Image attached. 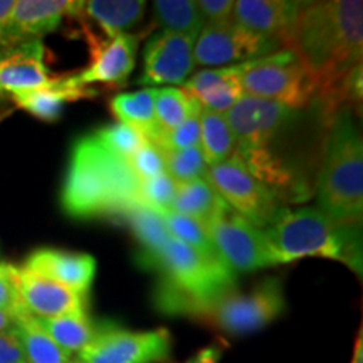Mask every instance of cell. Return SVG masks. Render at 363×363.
<instances>
[{"mask_svg":"<svg viewBox=\"0 0 363 363\" xmlns=\"http://www.w3.org/2000/svg\"><path fill=\"white\" fill-rule=\"evenodd\" d=\"M83 30L89 45V66L76 74V81L83 86L101 83L108 88H123L135 69L138 35L126 33L103 39L91 33L86 24Z\"/></svg>","mask_w":363,"mask_h":363,"instance_id":"14","label":"cell"},{"mask_svg":"<svg viewBox=\"0 0 363 363\" xmlns=\"http://www.w3.org/2000/svg\"><path fill=\"white\" fill-rule=\"evenodd\" d=\"M239 83L244 94L303 110L316 98V83L288 49L240 62Z\"/></svg>","mask_w":363,"mask_h":363,"instance_id":"6","label":"cell"},{"mask_svg":"<svg viewBox=\"0 0 363 363\" xmlns=\"http://www.w3.org/2000/svg\"><path fill=\"white\" fill-rule=\"evenodd\" d=\"M202 113L201 103L185 89L162 88L155 94V120L160 131H170Z\"/></svg>","mask_w":363,"mask_h":363,"instance_id":"29","label":"cell"},{"mask_svg":"<svg viewBox=\"0 0 363 363\" xmlns=\"http://www.w3.org/2000/svg\"><path fill=\"white\" fill-rule=\"evenodd\" d=\"M239 76V65L219 69H203L185 81L184 89L197 99L202 108L225 115L244 96Z\"/></svg>","mask_w":363,"mask_h":363,"instance_id":"21","label":"cell"},{"mask_svg":"<svg viewBox=\"0 0 363 363\" xmlns=\"http://www.w3.org/2000/svg\"><path fill=\"white\" fill-rule=\"evenodd\" d=\"M352 363H363V333L362 328L358 330L355 347H353V355H352Z\"/></svg>","mask_w":363,"mask_h":363,"instance_id":"41","label":"cell"},{"mask_svg":"<svg viewBox=\"0 0 363 363\" xmlns=\"http://www.w3.org/2000/svg\"><path fill=\"white\" fill-rule=\"evenodd\" d=\"M125 162L138 180L152 179V177H157L167 172L160 148L155 147L152 142H147L143 147H140Z\"/></svg>","mask_w":363,"mask_h":363,"instance_id":"36","label":"cell"},{"mask_svg":"<svg viewBox=\"0 0 363 363\" xmlns=\"http://www.w3.org/2000/svg\"><path fill=\"white\" fill-rule=\"evenodd\" d=\"M301 111L283 104L244 94L225 113L235 138V150L264 148L293 128Z\"/></svg>","mask_w":363,"mask_h":363,"instance_id":"11","label":"cell"},{"mask_svg":"<svg viewBox=\"0 0 363 363\" xmlns=\"http://www.w3.org/2000/svg\"><path fill=\"white\" fill-rule=\"evenodd\" d=\"M145 7L147 4L143 0H88L81 2L74 19L81 17L86 21H94L106 38H115L126 34V30L140 24Z\"/></svg>","mask_w":363,"mask_h":363,"instance_id":"23","label":"cell"},{"mask_svg":"<svg viewBox=\"0 0 363 363\" xmlns=\"http://www.w3.org/2000/svg\"><path fill=\"white\" fill-rule=\"evenodd\" d=\"M19 286L22 305L30 316L56 318L86 313V296L26 267H19Z\"/></svg>","mask_w":363,"mask_h":363,"instance_id":"18","label":"cell"},{"mask_svg":"<svg viewBox=\"0 0 363 363\" xmlns=\"http://www.w3.org/2000/svg\"><path fill=\"white\" fill-rule=\"evenodd\" d=\"M279 264L301 257H326L348 266L362 276L360 224H340L318 207L286 211L264 230Z\"/></svg>","mask_w":363,"mask_h":363,"instance_id":"5","label":"cell"},{"mask_svg":"<svg viewBox=\"0 0 363 363\" xmlns=\"http://www.w3.org/2000/svg\"><path fill=\"white\" fill-rule=\"evenodd\" d=\"M298 7L299 2L286 0H235L234 24L249 33L281 40L293 24Z\"/></svg>","mask_w":363,"mask_h":363,"instance_id":"20","label":"cell"},{"mask_svg":"<svg viewBox=\"0 0 363 363\" xmlns=\"http://www.w3.org/2000/svg\"><path fill=\"white\" fill-rule=\"evenodd\" d=\"M201 150L207 167L219 165L234 155L235 138L227 123L225 115L202 108Z\"/></svg>","mask_w":363,"mask_h":363,"instance_id":"28","label":"cell"},{"mask_svg":"<svg viewBox=\"0 0 363 363\" xmlns=\"http://www.w3.org/2000/svg\"><path fill=\"white\" fill-rule=\"evenodd\" d=\"M79 2L67 0H19L12 9L6 26V49L43 38L57 30L66 17L72 19Z\"/></svg>","mask_w":363,"mask_h":363,"instance_id":"15","label":"cell"},{"mask_svg":"<svg viewBox=\"0 0 363 363\" xmlns=\"http://www.w3.org/2000/svg\"><path fill=\"white\" fill-rule=\"evenodd\" d=\"M160 214L172 238L184 242L185 246L197 249V251H201L203 254H208V256H219L214 244L208 239L206 227H203L201 222L190 219V217L175 214V212L172 211H163Z\"/></svg>","mask_w":363,"mask_h":363,"instance_id":"32","label":"cell"},{"mask_svg":"<svg viewBox=\"0 0 363 363\" xmlns=\"http://www.w3.org/2000/svg\"><path fill=\"white\" fill-rule=\"evenodd\" d=\"M138 184L123 158L104 150L93 133L83 135L72 143L61 207L78 220L121 217L140 201Z\"/></svg>","mask_w":363,"mask_h":363,"instance_id":"2","label":"cell"},{"mask_svg":"<svg viewBox=\"0 0 363 363\" xmlns=\"http://www.w3.org/2000/svg\"><path fill=\"white\" fill-rule=\"evenodd\" d=\"M26 269L66 286L71 291L88 296L96 276V259L91 254L43 247L26 259Z\"/></svg>","mask_w":363,"mask_h":363,"instance_id":"17","label":"cell"},{"mask_svg":"<svg viewBox=\"0 0 363 363\" xmlns=\"http://www.w3.org/2000/svg\"><path fill=\"white\" fill-rule=\"evenodd\" d=\"M93 136L104 150H108L115 157L123 158V160L133 155L136 150L148 142V138L142 131L136 130L135 126L120 123V121L101 126L94 131Z\"/></svg>","mask_w":363,"mask_h":363,"instance_id":"31","label":"cell"},{"mask_svg":"<svg viewBox=\"0 0 363 363\" xmlns=\"http://www.w3.org/2000/svg\"><path fill=\"white\" fill-rule=\"evenodd\" d=\"M177 182L167 174H160L152 179L140 180L138 199L145 206L155 208L158 212L169 211L174 201Z\"/></svg>","mask_w":363,"mask_h":363,"instance_id":"34","label":"cell"},{"mask_svg":"<svg viewBox=\"0 0 363 363\" xmlns=\"http://www.w3.org/2000/svg\"><path fill=\"white\" fill-rule=\"evenodd\" d=\"M153 17L163 30L187 34L197 39L203 21L194 0H157L153 2Z\"/></svg>","mask_w":363,"mask_h":363,"instance_id":"30","label":"cell"},{"mask_svg":"<svg viewBox=\"0 0 363 363\" xmlns=\"http://www.w3.org/2000/svg\"><path fill=\"white\" fill-rule=\"evenodd\" d=\"M194 44L195 38L170 30L150 38L143 49V76L136 84L155 89L184 84L195 67Z\"/></svg>","mask_w":363,"mask_h":363,"instance_id":"13","label":"cell"},{"mask_svg":"<svg viewBox=\"0 0 363 363\" xmlns=\"http://www.w3.org/2000/svg\"><path fill=\"white\" fill-rule=\"evenodd\" d=\"M203 227L216 251L235 272H252L279 264L264 230L251 224L229 206Z\"/></svg>","mask_w":363,"mask_h":363,"instance_id":"8","label":"cell"},{"mask_svg":"<svg viewBox=\"0 0 363 363\" xmlns=\"http://www.w3.org/2000/svg\"><path fill=\"white\" fill-rule=\"evenodd\" d=\"M16 6L13 0H0V51L6 49V40H4V34H6V26L9 17H11L12 9Z\"/></svg>","mask_w":363,"mask_h":363,"instance_id":"40","label":"cell"},{"mask_svg":"<svg viewBox=\"0 0 363 363\" xmlns=\"http://www.w3.org/2000/svg\"><path fill=\"white\" fill-rule=\"evenodd\" d=\"M0 310L13 318L27 313L21 298L19 267L9 262H0Z\"/></svg>","mask_w":363,"mask_h":363,"instance_id":"35","label":"cell"},{"mask_svg":"<svg viewBox=\"0 0 363 363\" xmlns=\"http://www.w3.org/2000/svg\"><path fill=\"white\" fill-rule=\"evenodd\" d=\"M13 333L19 338L27 363H71L72 355L62 350L29 313L16 316Z\"/></svg>","mask_w":363,"mask_h":363,"instance_id":"26","label":"cell"},{"mask_svg":"<svg viewBox=\"0 0 363 363\" xmlns=\"http://www.w3.org/2000/svg\"><path fill=\"white\" fill-rule=\"evenodd\" d=\"M165 162V170L177 184H184L195 179H206L207 177V163L203 160L201 147H194L187 150H179V152H169V150H160Z\"/></svg>","mask_w":363,"mask_h":363,"instance_id":"33","label":"cell"},{"mask_svg":"<svg viewBox=\"0 0 363 363\" xmlns=\"http://www.w3.org/2000/svg\"><path fill=\"white\" fill-rule=\"evenodd\" d=\"M71 363H78V362H76V360H72V362H71Z\"/></svg>","mask_w":363,"mask_h":363,"instance_id":"43","label":"cell"},{"mask_svg":"<svg viewBox=\"0 0 363 363\" xmlns=\"http://www.w3.org/2000/svg\"><path fill=\"white\" fill-rule=\"evenodd\" d=\"M96 91L79 84L76 76H57L44 88L12 94V101L30 115L43 121H56L65 104L94 98Z\"/></svg>","mask_w":363,"mask_h":363,"instance_id":"19","label":"cell"},{"mask_svg":"<svg viewBox=\"0 0 363 363\" xmlns=\"http://www.w3.org/2000/svg\"><path fill=\"white\" fill-rule=\"evenodd\" d=\"M222 353H224V350H222L220 345H207V347L201 348L195 355L190 357L185 363H220Z\"/></svg>","mask_w":363,"mask_h":363,"instance_id":"39","label":"cell"},{"mask_svg":"<svg viewBox=\"0 0 363 363\" xmlns=\"http://www.w3.org/2000/svg\"><path fill=\"white\" fill-rule=\"evenodd\" d=\"M170 331L125 330L103 326L76 355L78 363H169L172 357Z\"/></svg>","mask_w":363,"mask_h":363,"instance_id":"9","label":"cell"},{"mask_svg":"<svg viewBox=\"0 0 363 363\" xmlns=\"http://www.w3.org/2000/svg\"><path fill=\"white\" fill-rule=\"evenodd\" d=\"M121 217L128 220L136 242H138L136 262L142 269L153 271L163 246L172 238L165 222L162 219V214L138 201Z\"/></svg>","mask_w":363,"mask_h":363,"instance_id":"22","label":"cell"},{"mask_svg":"<svg viewBox=\"0 0 363 363\" xmlns=\"http://www.w3.org/2000/svg\"><path fill=\"white\" fill-rule=\"evenodd\" d=\"M13 321H16V318L9 315L7 311L0 310V331H7L13 328Z\"/></svg>","mask_w":363,"mask_h":363,"instance_id":"42","label":"cell"},{"mask_svg":"<svg viewBox=\"0 0 363 363\" xmlns=\"http://www.w3.org/2000/svg\"><path fill=\"white\" fill-rule=\"evenodd\" d=\"M286 311V296L281 279L267 278L247 293L234 291L212 303L194 320L202 321L224 335L240 337L259 331Z\"/></svg>","mask_w":363,"mask_h":363,"instance_id":"7","label":"cell"},{"mask_svg":"<svg viewBox=\"0 0 363 363\" xmlns=\"http://www.w3.org/2000/svg\"><path fill=\"white\" fill-rule=\"evenodd\" d=\"M0 363H27L13 328L0 331Z\"/></svg>","mask_w":363,"mask_h":363,"instance_id":"38","label":"cell"},{"mask_svg":"<svg viewBox=\"0 0 363 363\" xmlns=\"http://www.w3.org/2000/svg\"><path fill=\"white\" fill-rule=\"evenodd\" d=\"M225 206L227 203L224 199L212 187V184L206 177V179H195L184 182V184H177L174 201H172L169 211L190 217V219L206 225Z\"/></svg>","mask_w":363,"mask_h":363,"instance_id":"24","label":"cell"},{"mask_svg":"<svg viewBox=\"0 0 363 363\" xmlns=\"http://www.w3.org/2000/svg\"><path fill=\"white\" fill-rule=\"evenodd\" d=\"M318 208L340 224H360L363 214V142L350 106L331 116L316 180Z\"/></svg>","mask_w":363,"mask_h":363,"instance_id":"4","label":"cell"},{"mask_svg":"<svg viewBox=\"0 0 363 363\" xmlns=\"http://www.w3.org/2000/svg\"><path fill=\"white\" fill-rule=\"evenodd\" d=\"M54 78L45 66L43 40L34 39L0 51V93L17 94L44 88Z\"/></svg>","mask_w":363,"mask_h":363,"instance_id":"16","label":"cell"},{"mask_svg":"<svg viewBox=\"0 0 363 363\" xmlns=\"http://www.w3.org/2000/svg\"><path fill=\"white\" fill-rule=\"evenodd\" d=\"M203 26H222L234 22V0H201L197 2Z\"/></svg>","mask_w":363,"mask_h":363,"instance_id":"37","label":"cell"},{"mask_svg":"<svg viewBox=\"0 0 363 363\" xmlns=\"http://www.w3.org/2000/svg\"><path fill=\"white\" fill-rule=\"evenodd\" d=\"M155 306L165 315L195 318L238 288L235 271L220 256H208L170 238L155 264Z\"/></svg>","mask_w":363,"mask_h":363,"instance_id":"3","label":"cell"},{"mask_svg":"<svg viewBox=\"0 0 363 363\" xmlns=\"http://www.w3.org/2000/svg\"><path fill=\"white\" fill-rule=\"evenodd\" d=\"M283 49L279 39L264 38L234 22L203 26L194 44V61L199 66H224L271 56Z\"/></svg>","mask_w":363,"mask_h":363,"instance_id":"12","label":"cell"},{"mask_svg":"<svg viewBox=\"0 0 363 363\" xmlns=\"http://www.w3.org/2000/svg\"><path fill=\"white\" fill-rule=\"evenodd\" d=\"M207 180L227 206L259 229L269 227L283 212L278 197L254 179L235 153L229 160L208 167Z\"/></svg>","mask_w":363,"mask_h":363,"instance_id":"10","label":"cell"},{"mask_svg":"<svg viewBox=\"0 0 363 363\" xmlns=\"http://www.w3.org/2000/svg\"><path fill=\"white\" fill-rule=\"evenodd\" d=\"M316 83L325 115L345 103H362L363 2H299L296 17L281 39Z\"/></svg>","mask_w":363,"mask_h":363,"instance_id":"1","label":"cell"},{"mask_svg":"<svg viewBox=\"0 0 363 363\" xmlns=\"http://www.w3.org/2000/svg\"><path fill=\"white\" fill-rule=\"evenodd\" d=\"M45 333L69 355H78L91 340L96 337L101 326L94 325L88 313H74L56 318H35Z\"/></svg>","mask_w":363,"mask_h":363,"instance_id":"27","label":"cell"},{"mask_svg":"<svg viewBox=\"0 0 363 363\" xmlns=\"http://www.w3.org/2000/svg\"><path fill=\"white\" fill-rule=\"evenodd\" d=\"M155 88L116 94L110 101V110L120 123L135 126L148 140H152L160 133L155 120Z\"/></svg>","mask_w":363,"mask_h":363,"instance_id":"25","label":"cell"}]
</instances>
